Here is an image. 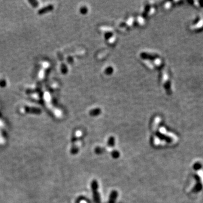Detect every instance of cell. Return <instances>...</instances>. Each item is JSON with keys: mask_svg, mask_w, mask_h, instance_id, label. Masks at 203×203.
Here are the masks:
<instances>
[{"mask_svg": "<svg viewBox=\"0 0 203 203\" xmlns=\"http://www.w3.org/2000/svg\"><path fill=\"white\" fill-rule=\"evenodd\" d=\"M91 188L93 190V193L94 196V202L95 203H101L100 194L98 192L99 186L97 181L94 180L91 183Z\"/></svg>", "mask_w": 203, "mask_h": 203, "instance_id": "1", "label": "cell"}, {"mask_svg": "<svg viewBox=\"0 0 203 203\" xmlns=\"http://www.w3.org/2000/svg\"><path fill=\"white\" fill-rule=\"evenodd\" d=\"M75 135L76 138H77V140H75L73 143V146H72L71 149L72 154H75L77 153L78 151H79L80 147L81 146V141L79 139L82 136V133L80 131H77Z\"/></svg>", "mask_w": 203, "mask_h": 203, "instance_id": "2", "label": "cell"}, {"mask_svg": "<svg viewBox=\"0 0 203 203\" xmlns=\"http://www.w3.org/2000/svg\"><path fill=\"white\" fill-rule=\"evenodd\" d=\"M118 196V193L116 191H113L111 193V195L110 196L109 201L108 203H114L116 200V198Z\"/></svg>", "mask_w": 203, "mask_h": 203, "instance_id": "3", "label": "cell"}, {"mask_svg": "<svg viewBox=\"0 0 203 203\" xmlns=\"http://www.w3.org/2000/svg\"><path fill=\"white\" fill-rule=\"evenodd\" d=\"M115 138H114L113 137H111L109 139V140L108 141V148H109V150H108V151H110L111 150V147L114 146V145H115Z\"/></svg>", "mask_w": 203, "mask_h": 203, "instance_id": "4", "label": "cell"}, {"mask_svg": "<svg viewBox=\"0 0 203 203\" xmlns=\"http://www.w3.org/2000/svg\"><path fill=\"white\" fill-rule=\"evenodd\" d=\"M120 156V153L119 151H113L112 152V156L113 157V158H118Z\"/></svg>", "mask_w": 203, "mask_h": 203, "instance_id": "5", "label": "cell"}, {"mask_svg": "<svg viewBox=\"0 0 203 203\" xmlns=\"http://www.w3.org/2000/svg\"><path fill=\"white\" fill-rule=\"evenodd\" d=\"M44 98L46 102H49L50 101V94H49L48 92L45 93L44 94Z\"/></svg>", "mask_w": 203, "mask_h": 203, "instance_id": "6", "label": "cell"}, {"mask_svg": "<svg viewBox=\"0 0 203 203\" xmlns=\"http://www.w3.org/2000/svg\"><path fill=\"white\" fill-rule=\"evenodd\" d=\"M95 151L98 153H102L103 151V150L102 149V148H96Z\"/></svg>", "mask_w": 203, "mask_h": 203, "instance_id": "7", "label": "cell"}, {"mask_svg": "<svg viewBox=\"0 0 203 203\" xmlns=\"http://www.w3.org/2000/svg\"><path fill=\"white\" fill-rule=\"evenodd\" d=\"M43 76H44V72H43V71H41L39 73V77L40 79H42V78L43 77Z\"/></svg>", "mask_w": 203, "mask_h": 203, "instance_id": "8", "label": "cell"}, {"mask_svg": "<svg viewBox=\"0 0 203 203\" xmlns=\"http://www.w3.org/2000/svg\"><path fill=\"white\" fill-rule=\"evenodd\" d=\"M198 2H199V5H200V7L203 8V0H202V1H199Z\"/></svg>", "mask_w": 203, "mask_h": 203, "instance_id": "9", "label": "cell"}, {"mask_svg": "<svg viewBox=\"0 0 203 203\" xmlns=\"http://www.w3.org/2000/svg\"><path fill=\"white\" fill-rule=\"evenodd\" d=\"M49 66V64L48 63H43V68H47Z\"/></svg>", "mask_w": 203, "mask_h": 203, "instance_id": "10", "label": "cell"}, {"mask_svg": "<svg viewBox=\"0 0 203 203\" xmlns=\"http://www.w3.org/2000/svg\"><path fill=\"white\" fill-rule=\"evenodd\" d=\"M80 203H87V202L85 200H81L80 202Z\"/></svg>", "mask_w": 203, "mask_h": 203, "instance_id": "11", "label": "cell"}, {"mask_svg": "<svg viewBox=\"0 0 203 203\" xmlns=\"http://www.w3.org/2000/svg\"><path fill=\"white\" fill-rule=\"evenodd\" d=\"M1 124H2V122H1V121H0V126H1Z\"/></svg>", "mask_w": 203, "mask_h": 203, "instance_id": "12", "label": "cell"}]
</instances>
